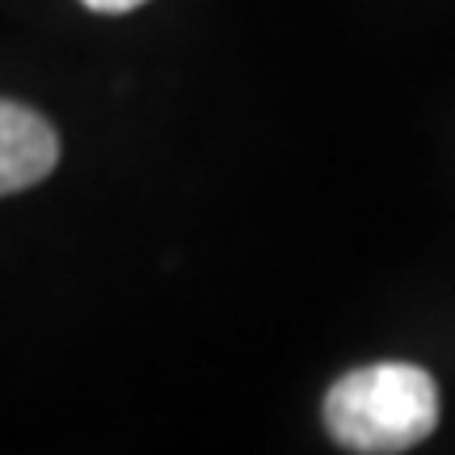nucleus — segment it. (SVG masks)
<instances>
[{
	"mask_svg": "<svg viewBox=\"0 0 455 455\" xmlns=\"http://www.w3.org/2000/svg\"><path fill=\"white\" fill-rule=\"evenodd\" d=\"M81 4H89L93 13H131V9H140L144 0H81Z\"/></svg>",
	"mask_w": 455,
	"mask_h": 455,
	"instance_id": "3",
	"label": "nucleus"
},
{
	"mask_svg": "<svg viewBox=\"0 0 455 455\" xmlns=\"http://www.w3.org/2000/svg\"><path fill=\"white\" fill-rule=\"evenodd\" d=\"M439 426V388L413 363H371L341 375L325 396V430L363 455L409 451Z\"/></svg>",
	"mask_w": 455,
	"mask_h": 455,
	"instance_id": "1",
	"label": "nucleus"
},
{
	"mask_svg": "<svg viewBox=\"0 0 455 455\" xmlns=\"http://www.w3.org/2000/svg\"><path fill=\"white\" fill-rule=\"evenodd\" d=\"M60 161V135L47 118L21 101L0 98V198L30 190Z\"/></svg>",
	"mask_w": 455,
	"mask_h": 455,
	"instance_id": "2",
	"label": "nucleus"
}]
</instances>
